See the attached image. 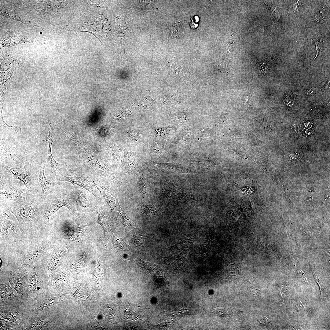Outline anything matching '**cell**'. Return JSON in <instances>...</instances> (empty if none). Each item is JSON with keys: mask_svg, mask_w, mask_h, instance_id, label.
<instances>
[{"mask_svg": "<svg viewBox=\"0 0 330 330\" xmlns=\"http://www.w3.org/2000/svg\"><path fill=\"white\" fill-rule=\"evenodd\" d=\"M50 202L43 217V219L47 222H49L50 217L62 207H66L69 210L72 208L71 200L69 196L66 194L57 196Z\"/></svg>", "mask_w": 330, "mask_h": 330, "instance_id": "4", "label": "cell"}, {"mask_svg": "<svg viewBox=\"0 0 330 330\" xmlns=\"http://www.w3.org/2000/svg\"><path fill=\"white\" fill-rule=\"evenodd\" d=\"M315 90L314 89L311 88L308 90L306 91V93L308 95H310L314 93Z\"/></svg>", "mask_w": 330, "mask_h": 330, "instance_id": "30", "label": "cell"}, {"mask_svg": "<svg viewBox=\"0 0 330 330\" xmlns=\"http://www.w3.org/2000/svg\"><path fill=\"white\" fill-rule=\"evenodd\" d=\"M301 4L300 1L298 0L296 2L294 6L295 12H297L299 10L301 6Z\"/></svg>", "mask_w": 330, "mask_h": 330, "instance_id": "28", "label": "cell"}, {"mask_svg": "<svg viewBox=\"0 0 330 330\" xmlns=\"http://www.w3.org/2000/svg\"><path fill=\"white\" fill-rule=\"evenodd\" d=\"M1 316L14 324H18L22 320L21 313L18 310L11 308L1 309Z\"/></svg>", "mask_w": 330, "mask_h": 330, "instance_id": "13", "label": "cell"}, {"mask_svg": "<svg viewBox=\"0 0 330 330\" xmlns=\"http://www.w3.org/2000/svg\"><path fill=\"white\" fill-rule=\"evenodd\" d=\"M250 97L248 96L247 97L245 101V104L246 105H248L250 103Z\"/></svg>", "mask_w": 330, "mask_h": 330, "instance_id": "31", "label": "cell"}, {"mask_svg": "<svg viewBox=\"0 0 330 330\" xmlns=\"http://www.w3.org/2000/svg\"><path fill=\"white\" fill-rule=\"evenodd\" d=\"M57 179L59 181L68 182L83 188L96 196V193L90 182L84 177L73 172L62 173L57 175Z\"/></svg>", "mask_w": 330, "mask_h": 330, "instance_id": "3", "label": "cell"}, {"mask_svg": "<svg viewBox=\"0 0 330 330\" xmlns=\"http://www.w3.org/2000/svg\"><path fill=\"white\" fill-rule=\"evenodd\" d=\"M60 232L62 236L65 239L72 241L80 240L84 236L85 228L82 226H75L68 223L63 224L60 229Z\"/></svg>", "mask_w": 330, "mask_h": 330, "instance_id": "7", "label": "cell"}, {"mask_svg": "<svg viewBox=\"0 0 330 330\" xmlns=\"http://www.w3.org/2000/svg\"><path fill=\"white\" fill-rule=\"evenodd\" d=\"M74 189L72 193L73 199L77 205L78 209L85 212L94 211L95 206L91 202L82 187L73 185Z\"/></svg>", "mask_w": 330, "mask_h": 330, "instance_id": "5", "label": "cell"}, {"mask_svg": "<svg viewBox=\"0 0 330 330\" xmlns=\"http://www.w3.org/2000/svg\"><path fill=\"white\" fill-rule=\"evenodd\" d=\"M67 246H57L50 254L48 260L47 266L50 274L61 265L68 252Z\"/></svg>", "mask_w": 330, "mask_h": 330, "instance_id": "6", "label": "cell"}, {"mask_svg": "<svg viewBox=\"0 0 330 330\" xmlns=\"http://www.w3.org/2000/svg\"><path fill=\"white\" fill-rule=\"evenodd\" d=\"M16 226L11 217L5 212H3L0 216V237L6 238L13 235L16 233Z\"/></svg>", "mask_w": 330, "mask_h": 330, "instance_id": "9", "label": "cell"}, {"mask_svg": "<svg viewBox=\"0 0 330 330\" xmlns=\"http://www.w3.org/2000/svg\"><path fill=\"white\" fill-rule=\"evenodd\" d=\"M119 243L118 244V247L121 248L122 249H125L126 248V245L124 242L123 240H119Z\"/></svg>", "mask_w": 330, "mask_h": 330, "instance_id": "29", "label": "cell"}, {"mask_svg": "<svg viewBox=\"0 0 330 330\" xmlns=\"http://www.w3.org/2000/svg\"><path fill=\"white\" fill-rule=\"evenodd\" d=\"M232 47V45H231V43H230V44L229 45V46H228V47H227L228 48V50H227V53H229V52L230 51V50L231 49V47Z\"/></svg>", "mask_w": 330, "mask_h": 330, "instance_id": "33", "label": "cell"}, {"mask_svg": "<svg viewBox=\"0 0 330 330\" xmlns=\"http://www.w3.org/2000/svg\"><path fill=\"white\" fill-rule=\"evenodd\" d=\"M26 280V275L22 272L17 271L10 272L9 281L19 295L23 296L25 295Z\"/></svg>", "mask_w": 330, "mask_h": 330, "instance_id": "8", "label": "cell"}, {"mask_svg": "<svg viewBox=\"0 0 330 330\" xmlns=\"http://www.w3.org/2000/svg\"><path fill=\"white\" fill-rule=\"evenodd\" d=\"M45 167H40L38 179L41 186V192L40 197V202L42 203L46 198L49 190L55 185V182L47 178L45 174Z\"/></svg>", "mask_w": 330, "mask_h": 330, "instance_id": "12", "label": "cell"}, {"mask_svg": "<svg viewBox=\"0 0 330 330\" xmlns=\"http://www.w3.org/2000/svg\"><path fill=\"white\" fill-rule=\"evenodd\" d=\"M42 32H40V34H42Z\"/></svg>", "mask_w": 330, "mask_h": 330, "instance_id": "34", "label": "cell"}, {"mask_svg": "<svg viewBox=\"0 0 330 330\" xmlns=\"http://www.w3.org/2000/svg\"><path fill=\"white\" fill-rule=\"evenodd\" d=\"M13 324L10 322H8L3 319H0V329H13L14 328Z\"/></svg>", "mask_w": 330, "mask_h": 330, "instance_id": "24", "label": "cell"}, {"mask_svg": "<svg viewBox=\"0 0 330 330\" xmlns=\"http://www.w3.org/2000/svg\"><path fill=\"white\" fill-rule=\"evenodd\" d=\"M58 300V298L54 296H50L46 298L40 303L37 307V310L43 311L48 309L56 303Z\"/></svg>", "mask_w": 330, "mask_h": 330, "instance_id": "17", "label": "cell"}, {"mask_svg": "<svg viewBox=\"0 0 330 330\" xmlns=\"http://www.w3.org/2000/svg\"><path fill=\"white\" fill-rule=\"evenodd\" d=\"M50 323L47 320L42 318H35L30 321L29 330H45L48 329Z\"/></svg>", "mask_w": 330, "mask_h": 330, "instance_id": "15", "label": "cell"}, {"mask_svg": "<svg viewBox=\"0 0 330 330\" xmlns=\"http://www.w3.org/2000/svg\"><path fill=\"white\" fill-rule=\"evenodd\" d=\"M157 208L152 205H144L141 208L142 213L146 215L154 214L157 211Z\"/></svg>", "mask_w": 330, "mask_h": 330, "instance_id": "21", "label": "cell"}, {"mask_svg": "<svg viewBox=\"0 0 330 330\" xmlns=\"http://www.w3.org/2000/svg\"><path fill=\"white\" fill-rule=\"evenodd\" d=\"M31 196V195L23 192L20 188L11 184L2 176L0 181V200H12L22 204L27 202Z\"/></svg>", "mask_w": 330, "mask_h": 330, "instance_id": "2", "label": "cell"}, {"mask_svg": "<svg viewBox=\"0 0 330 330\" xmlns=\"http://www.w3.org/2000/svg\"><path fill=\"white\" fill-rule=\"evenodd\" d=\"M48 155L47 159L49 163L51 166V172L53 174H56L57 170L61 166L65 165L58 163L54 159L51 153V152H48Z\"/></svg>", "mask_w": 330, "mask_h": 330, "instance_id": "19", "label": "cell"}, {"mask_svg": "<svg viewBox=\"0 0 330 330\" xmlns=\"http://www.w3.org/2000/svg\"><path fill=\"white\" fill-rule=\"evenodd\" d=\"M284 103L287 106H292L295 103V100L292 97L287 96L284 98Z\"/></svg>", "mask_w": 330, "mask_h": 330, "instance_id": "26", "label": "cell"}, {"mask_svg": "<svg viewBox=\"0 0 330 330\" xmlns=\"http://www.w3.org/2000/svg\"><path fill=\"white\" fill-rule=\"evenodd\" d=\"M132 241L137 245H141L143 242L144 238L138 234L134 235L132 237Z\"/></svg>", "mask_w": 330, "mask_h": 330, "instance_id": "25", "label": "cell"}, {"mask_svg": "<svg viewBox=\"0 0 330 330\" xmlns=\"http://www.w3.org/2000/svg\"><path fill=\"white\" fill-rule=\"evenodd\" d=\"M47 244L43 242L35 247L24 257V264L27 266H31L35 263L43 255L46 250Z\"/></svg>", "mask_w": 330, "mask_h": 330, "instance_id": "11", "label": "cell"}, {"mask_svg": "<svg viewBox=\"0 0 330 330\" xmlns=\"http://www.w3.org/2000/svg\"><path fill=\"white\" fill-rule=\"evenodd\" d=\"M260 72L262 73H266L269 69V66L266 63L262 62L259 65Z\"/></svg>", "mask_w": 330, "mask_h": 330, "instance_id": "27", "label": "cell"}, {"mask_svg": "<svg viewBox=\"0 0 330 330\" xmlns=\"http://www.w3.org/2000/svg\"><path fill=\"white\" fill-rule=\"evenodd\" d=\"M1 166L11 173L16 178L23 183L25 189H29L31 187V177L29 171L25 167L22 168H13L4 163H0Z\"/></svg>", "mask_w": 330, "mask_h": 330, "instance_id": "10", "label": "cell"}, {"mask_svg": "<svg viewBox=\"0 0 330 330\" xmlns=\"http://www.w3.org/2000/svg\"><path fill=\"white\" fill-rule=\"evenodd\" d=\"M325 17L326 13L325 10L323 9H321L314 18V21L321 24L324 22Z\"/></svg>", "mask_w": 330, "mask_h": 330, "instance_id": "23", "label": "cell"}, {"mask_svg": "<svg viewBox=\"0 0 330 330\" xmlns=\"http://www.w3.org/2000/svg\"><path fill=\"white\" fill-rule=\"evenodd\" d=\"M95 211L97 212L98 215L97 222L103 228L104 233V238L105 240L108 236V233L109 227L108 221L104 213L100 209L99 207H97L95 206Z\"/></svg>", "mask_w": 330, "mask_h": 330, "instance_id": "14", "label": "cell"}, {"mask_svg": "<svg viewBox=\"0 0 330 330\" xmlns=\"http://www.w3.org/2000/svg\"><path fill=\"white\" fill-rule=\"evenodd\" d=\"M138 262L141 266L150 271H154L157 268L156 264L145 262L139 258Z\"/></svg>", "mask_w": 330, "mask_h": 330, "instance_id": "20", "label": "cell"}, {"mask_svg": "<svg viewBox=\"0 0 330 330\" xmlns=\"http://www.w3.org/2000/svg\"><path fill=\"white\" fill-rule=\"evenodd\" d=\"M38 275L36 272H34L31 274L29 278V285L31 291L36 289L38 287Z\"/></svg>", "mask_w": 330, "mask_h": 330, "instance_id": "18", "label": "cell"}, {"mask_svg": "<svg viewBox=\"0 0 330 330\" xmlns=\"http://www.w3.org/2000/svg\"><path fill=\"white\" fill-rule=\"evenodd\" d=\"M0 287V298L2 300L7 301L16 297L12 288L8 284H1Z\"/></svg>", "mask_w": 330, "mask_h": 330, "instance_id": "16", "label": "cell"}, {"mask_svg": "<svg viewBox=\"0 0 330 330\" xmlns=\"http://www.w3.org/2000/svg\"><path fill=\"white\" fill-rule=\"evenodd\" d=\"M299 274L301 275L303 277H304V278L306 279V277L305 275V274H304V273H303V272L300 270H299Z\"/></svg>", "mask_w": 330, "mask_h": 330, "instance_id": "32", "label": "cell"}, {"mask_svg": "<svg viewBox=\"0 0 330 330\" xmlns=\"http://www.w3.org/2000/svg\"><path fill=\"white\" fill-rule=\"evenodd\" d=\"M314 43L316 48V54L313 61H314V60L317 57L320 56L324 48V44L323 42L321 40H315Z\"/></svg>", "mask_w": 330, "mask_h": 330, "instance_id": "22", "label": "cell"}, {"mask_svg": "<svg viewBox=\"0 0 330 330\" xmlns=\"http://www.w3.org/2000/svg\"><path fill=\"white\" fill-rule=\"evenodd\" d=\"M33 202H30L20 207L11 205L7 208L16 217L20 225L31 227L35 221L41 211L40 207L34 208L32 207Z\"/></svg>", "mask_w": 330, "mask_h": 330, "instance_id": "1", "label": "cell"}]
</instances>
